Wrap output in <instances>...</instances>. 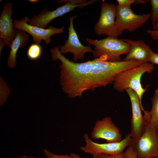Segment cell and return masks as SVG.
Wrapping results in <instances>:
<instances>
[{"instance_id":"6da1fadb","label":"cell","mask_w":158,"mask_h":158,"mask_svg":"<svg viewBox=\"0 0 158 158\" xmlns=\"http://www.w3.org/2000/svg\"><path fill=\"white\" fill-rule=\"evenodd\" d=\"M52 60H59L61 69L60 85L68 97L74 98L82 96L87 90L88 79L93 60L78 63L71 61L61 53L59 46L50 50Z\"/></svg>"},{"instance_id":"7a4b0ae2","label":"cell","mask_w":158,"mask_h":158,"mask_svg":"<svg viewBox=\"0 0 158 158\" xmlns=\"http://www.w3.org/2000/svg\"><path fill=\"white\" fill-rule=\"evenodd\" d=\"M144 62L135 60L111 62L95 58L89 74L87 90L95 91L97 88L113 83L118 73Z\"/></svg>"},{"instance_id":"3957f363","label":"cell","mask_w":158,"mask_h":158,"mask_svg":"<svg viewBox=\"0 0 158 158\" xmlns=\"http://www.w3.org/2000/svg\"><path fill=\"white\" fill-rule=\"evenodd\" d=\"M154 68V65L148 62H144L138 66L122 71L116 76L114 82V88L116 91L122 92L130 88L138 95L140 104L142 97L146 88L144 89L141 83V78L145 73H152Z\"/></svg>"},{"instance_id":"277c9868","label":"cell","mask_w":158,"mask_h":158,"mask_svg":"<svg viewBox=\"0 0 158 158\" xmlns=\"http://www.w3.org/2000/svg\"><path fill=\"white\" fill-rule=\"evenodd\" d=\"M85 40L95 47L92 53L95 58L109 61H122L121 56L127 54L130 49V45L122 39L107 37L100 40L86 38Z\"/></svg>"},{"instance_id":"5b68a950","label":"cell","mask_w":158,"mask_h":158,"mask_svg":"<svg viewBox=\"0 0 158 158\" xmlns=\"http://www.w3.org/2000/svg\"><path fill=\"white\" fill-rule=\"evenodd\" d=\"M97 1L92 0L83 4V0H58L57 1L59 4H65L52 11H50L47 8H44L38 15L34 16L30 19L28 23L45 28L48 24L55 18L73 11L76 8H81Z\"/></svg>"},{"instance_id":"8992f818","label":"cell","mask_w":158,"mask_h":158,"mask_svg":"<svg viewBox=\"0 0 158 158\" xmlns=\"http://www.w3.org/2000/svg\"><path fill=\"white\" fill-rule=\"evenodd\" d=\"M115 31L118 36L127 30L133 32L141 27L150 17V13L141 15L135 13L131 8L117 5Z\"/></svg>"},{"instance_id":"52a82bcc","label":"cell","mask_w":158,"mask_h":158,"mask_svg":"<svg viewBox=\"0 0 158 158\" xmlns=\"http://www.w3.org/2000/svg\"><path fill=\"white\" fill-rule=\"evenodd\" d=\"M83 138L85 145L80 147V149L92 156L102 154L112 155L120 154L123 152L124 149L133 140L130 133L127 134L120 141L116 142L97 143L92 141L87 133L84 134Z\"/></svg>"},{"instance_id":"ba28073f","label":"cell","mask_w":158,"mask_h":158,"mask_svg":"<svg viewBox=\"0 0 158 158\" xmlns=\"http://www.w3.org/2000/svg\"><path fill=\"white\" fill-rule=\"evenodd\" d=\"M141 136L134 142L137 158H150L158 156V135L156 130L145 119Z\"/></svg>"},{"instance_id":"9c48e42d","label":"cell","mask_w":158,"mask_h":158,"mask_svg":"<svg viewBox=\"0 0 158 158\" xmlns=\"http://www.w3.org/2000/svg\"><path fill=\"white\" fill-rule=\"evenodd\" d=\"M30 19L25 17L19 20H15L13 23L17 30H23L30 35L35 43L39 44L44 40L46 44H49L51 42V37L52 35L63 33L64 31V26L57 28L51 25L45 29L31 25L28 23Z\"/></svg>"},{"instance_id":"30bf717a","label":"cell","mask_w":158,"mask_h":158,"mask_svg":"<svg viewBox=\"0 0 158 158\" xmlns=\"http://www.w3.org/2000/svg\"><path fill=\"white\" fill-rule=\"evenodd\" d=\"M116 13V6L102 1L100 16L94 27L95 31L98 35L117 38L115 31Z\"/></svg>"},{"instance_id":"8fae6325","label":"cell","mask_w":158,"mask_h":158,"mask_svg":"<svg viewBox=\"0 0 158 158\" xmlns=\"http://www.w3.org/2000/svg\"><path fill=\"white\" fill-rule=\"evenodd\" d=\"M77 16H70L68 38L63 45L59 46V51L62 54L68 52L73 54L74 62L78 60L83 61L86 53L93 51V49L90 45H83L79 40L73 24V20Z\"/></svg>"},{"instance_id":"7c38bea8","label":"cell","mask_w":158,"mask_h":158,"mask_svg":"<svg viewBox=\"0 0 158 158\" xmlns=\"http://www.w3.org/2000/svg\"><path fill=\"white\" fill-rule=\"evenodd\" d=\"M129 97L131 105L132 116L130 121V135L133 141L136 142L141 136L145 121L142 114L145 111L141 105L138 97L132 89L126 90Z\"/></svg>"},{"instance_id":"4fadbf2b","label":"cell","mask_w":158,"mask_h":158,"mask_svg":"<svg viewBox=\"0 0 158 158\" xmlns=\"http://www.w3.org/2000/svg\"><path fill=\"white\" fill-rule=\"evenodd\" d=\"M91 136L94 139H105L107 143L118 142L122 140V135L118 128L109 116L104 117L95 122Z\"/></svg>"},{"instance_id":"5bb4252c","label":"cell","mask_w":158,"mask_h":158,"mask_svg":"<svg viewBox=\"0 0 158 158\" xmlns=\"http://www.w3.org/2000/svg\"><path fill=\"white\" fill-rule=\"evenodd\" d=\"M13 13L12 3H5L0 16V38L4 41L6 46L9 48L17 31L12 18Z\"/></svg>"},{"instance_id":"9a60e30c","label":"cell","mask_w":158,"mask_h":158,"mask_svg":"<svg viewBox=\"0 0 158 158\" xmlns=\"http://www.w3.org/2000/svg\"><path fill=\"white\" fill-rule=\"evenodd\" d=\"M130 46V49L123 59L124 61L135 60L144 62H148L153 52L150 47L141 40H135L122 39Z\"/></svg>"},{"instance_id":"2e32d148","label":"cell","mask_w":158,"mask_h":158,"mask_svg":"<svg viewBox=\"0 0 158 158\" xmlns=\"http://www.w3.org/2000/svg\"><path fill=\"white\" fill-rule=\"evenodd\" d=\"M29 35L25 32L17 30L15 37L12 41L10 48V51L7 60V66L13 68L16 66V54L20 47H24L29 39Z\"/></svg>"},{"instance_id":"e0dca14e","label":"cell","mask_w":158,"mask_h":158,"mask_svg":"<svg viewBox=\"0 0 158 158\" xmlns=\"http://www.w3.org/2000/svg\"><path fill=\"white\" fill-rule=\"evenodd\" d=\"M151 99L152 107L149 111V121H147L151 126L156 129L158 128V87L155 90Z\"/></svg>"},{"instance_id":"ac0fdd59","label":"cell","mask_w":158,"mask_h":158,"mask_svg":"<svg viewBox=\"0 0 158 158\" xmlns=\"http://www.w3.org/2000/svg\"><path fill=\"white\" fill-rule=\"evenodd\" d=\"M42 52L41 46L38 44H33L29 47L27 51V56L30 59L35 60L40 57Z\"/></svg>"},{"instance_id":"d6986e66","label":"cell","mask_w":158,"mask_h":158,"mask_svg":"<svg viewBox=\"0 0 158 158\" xmlns=\"http://www.w3.org/2000/svg\"><path fill=\"white\" fill-rule=\"evenodd\" d=\"M149 1L152 6L150 18L153 29L158 22V0H150Z\"/></svg>"},{"instance_id":"ffe728a7","label":"cell","mask_w":158,"mask_h":158,"mask_svg":"<svg viewBox=\"0 0 158 158\" xmlns=\"http://www.w3.org/2000/svg\"><path fill=\"white\" fill-rule=\"evenodd\" d=\"M125 152L127 158H137V154L133 141L128 145Z\"/></svg>"},{"instance_id":"44dd1931","label":"cell","mask_w":158,"mask_h":158,"mask_svg":"<svg viewBox=\"0 0 158 158\" xmlns=\"http://www.w3.org/2000/svg\"><path fill=\"white\" fill-rule=\"evenodd\" d=\"M93 158H127L125 152L115 155L100 154L92 156Z\"/></svg>"},{"instance_id":"7402d4cb","label":"cell","mask_w":158,"mask_h":158,"mask_svg":"<svg viewBox=\"0 0 158 158\" xmlns=\"http://www.w3.org/2000/svg\"><path fill=\"white\" fill-rule=\"evenodd\" d=\"M43 151L46 158H72L70 154L58 155L53 153L46 149H44Z\"/></svg>"},{"instance_id":"603a6c76","label":"cell","mask_w":158,"mask_h":158,"mask_svg":"<svg viewBox=\"0 0 158 158\" xmlns=\"http://www.w3.org/2000/svg\"><path fill=\"white\" fill-rule=\"evenodd\" d=\"M146 32L150 35L153 40H158V22L153 29V30L148 29L147 30Z\"/></svg>"},{"instance_id":"cb8c5ba5","label":"cell","mask_w":158,"mask_h":158,"mask_svg":"<svg viewBox=\"0 0 158 158\" xmlns=\"http://www.w3.org/2000/svg\"><path fill=\"white\" fill-rule=\"evenodd\" d=\"M118 6L122 7L131 8V5L136 4L137 0H117Z\"/></svg>"},{"instance_id":"d4e9b609","label":"cell","mask_w":158,"mask_h":158,"mask_svg":"<svg viewBox=\"0 0 158 158\" xmlns=\"http://www.w3.org/2000/svg\"><path fill=\"white\" fill-rule=\"evenodd\" d=\"M148 62L153 65H158V53H155L153 52Z\"/></svg>"},{"instance_id":"484cf974","label":"cell","mask_w":158,"mask_h":158,"mask_svg":"<svg viewBox=\"0 0 158 158\" xmlns=\"http://www.w3.org/2000/svg\"><path fill=\"white\" fill-rule=\"evenodd\" d=\"M6 44L4 41L2 39L0 38V55H1V51Z\"/></svg>"},{"instance_id":"4316f807","label":"cell","mask_w":158,"mask_h":158,"mask_svg":"<svg viewBox=\"0 0 158 158\" xmlns=\"http://www.w3.org/2000/svg\"><path fill=\"white\" fill-rule=\"evenodd\" d=\"M72 158H83L80 157L78 154L73 153H71L70 154Z\"/></svg>"},{"instance_id":"83f0119b","label":"cell","mask_w":158,"mask_h":158,"mask_svg":"<svg viewBox=\"0 0 158 158\" xmlns=\"http://www.w3.org/2000/svg\"><path fill=\"white\" fill-rule=\"evenodd\" d=\"M18 158H37L35 157L30 156H28L25 155H23L21 156L18 157Z\"/></svg>"},{"instance_id":"f1b7e54d","label":"cell","mask_w":158,"mask_h":158,"mask_svg":"<svg viewBox=\"0 0 158 158\" xmlns=\"http://www.w3.org/2000/svg\"><path fill=\"white\" fill-rule=\"evenodd\" d=\"M29 2H31L32 3H37L38 2V0H29Z\"/></svg>"},{"instance_id":"f546056e","label":"cell","mask_w":158,"mask_h":158,"mask_svg":"<svg viewBox=\"0 0 158 158\" xmlns=\"http://www.w3.org/2000/svg\"><path fill=\"white\" fill-rule=\"evenodd\" d=\"M156 130L157 133L158 135V128L157 129H156Z\"/></svg>"},{"instance_id":"4dcf8cb0","label":"cell","mask_w":158,"mask_h":158,"mask_svg":"<svg viewBox=\"0 0 158 158\" xmlns=\"http://www.w3.org/2000/svg\"><path fill=\"white\" fill-rule=\"evenodd\" d=\"M150 158H158V156H155V157H151Z\"/></svg>"}]
</instances>
